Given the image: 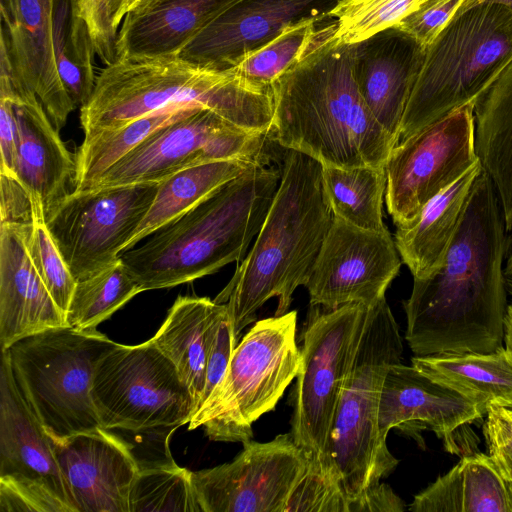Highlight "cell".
<instances>
[{
  "instance_id": "6da1fadb",
  "label": "cell",
  "mask_w": 512,
  "mask_h": 512,
  "mask_svg": "<svg viewBox=\"0 0 512 512\" xmlns=\"http://www.w3.org/2000/svg\"><path fill=\"white\" fill-rule=\"evenodd\" d=\"M508 231L494 184L482 169L442 266L413 279L403 302L415 356L492 353L504 345Z\"/></svg>"
},
{
  "instance_id": "7a4b0ae2",
  "label": "cell",
  "mask_w": 512,
  "mask_h": 512,
  "mask_svg": "<svg viewBox=\"0 0 512 512\" xmlns=\"http://www.w3.org/2000/svg\"><path fill=\"white\" fill-rule=\"evenodd\" d=\"M335 30V19L326 20L307 53L272 84L269 135L321 164L385 167L395 140L360 94L353 44L337 41Z\"/></svg>"
},
{
  "instance_id": "3957f363",
  "label": "cell",
  "mask_w": 512,
  "mask_h": 512,
  "mask_svg": "<svg viewBox=\"0 0 512 512\" xmlns=\"http://www.w3.org/2000/svg\"><path fill=\"white\" fill-rule=\"evenodd\" d=\"M333 218L322 164L284 149L280 184L264 223L231 280L214 299L226 304L237 341L269 299H278L275 316L288 312L294 291L309 280Z\"/></svg>"
},
{
  "instance_id": "277c9868",
  "label": "cell",
  "mask_w": 512,
  "mask_h": 512,
  "mask_svg": "<svg viewBox=\"0 0 512 512\" xmlns=\"http://www.w3.org/2000/svg\"><path fill=\"white\" fill-rule=\"evenodd\" d=\"M178 105L208 108L240 128L268 133L274 93L272 85L201 68L178 54L119 57L97 75L80 121L89 137Z\"/></svg>"
},
{
  "instance_id": "5b68a950",
  "label": "cell",
  "mask_w": 512,
  "mask_h": 512,
  "mask_svg": "<svg viewBox=\"0 0 512 512\" xmlns=\"http://www.w3.org/2000/svg\"><path fill=\"white\" fill-rule=\"evenodd\" d=\"M281 169L254 165L120 259L141 292L170 288L242 261L277 193Z\"/></svg>"
},
{
  "instance_id": "8992f818",
  "label": "cell",
  "mask_w": 512,
  "mask_h": 512,
  "mask_svg": "<svg viewBox=\"0 0 512 512\" xmlns=\"http://www.w3.org/2000/svg\"><path fill=\"white\" fill-rule=\"evenodd\" d=\"M403 352L399 326L383 298L368 307L357 349L338 402L331 438V461L349 505L378 485L399 463L378 424L381 389Z\"/></svg>"
},
{
  "instance_id": "52a82bcc",
  "label": "cell",
  "mask_w": 512,
  "mask_h": 512,
  "mask_svg": "<svg viewBox=\"0 0 512 512\" xmlns=\"http://www.w3.org/2000/svg\"><path fill=\"white\" fill-rule=\"evenodd\" d=\"M511 62L512 9L481 4L454 17L426 47L398 142L475 103Z\"/></svg>"
},
{
  "instance_id": "ba28073f",
  "label": "cell",
  "mask_w": 512,
  "mask_h": 512,
  "mask_svg": "<svg viewBox=\"0 0 512 512\" xmlns=\"http://www.w3.org/2000/svg\"><path fill=\"white\" fill-rule=\"evenodd\" d=\"M117 345L95 328L65 326L5 349L17 385L48 435L66 437L101 427L93 379L102 356Z\"/></svg>"
},
{
  "instance_id": "9c48e42d",
  "label": "cell",
  "mask_w": 512,
  "mask_h": 512,
  "mask_svg": "<svg viewBox=\"0 0 512 512\" xmlns=\"http://www.w3.org/2000/svg\"><path fill=\"white\" fill-rule=\"evenodd\" d=\"M296 330L295 310L256 321L234 348L222 380L193 414L188 430L203 427L214 441L250 440L252 424L274 410L298 374Z\"/></svg>"
},
{
  "instance_id": "30bf717a",
  "label": "cell",
  "mask_w": 512,
  "mask_h": 512,
  "mask_svg": "<svg viewBox=\"0 0 512 512\" xmlns=\"http://www.w3.org/2000/svg\"><path fill=\"white\" fill-rule=\"evenodd\" d=\"M367 313L368 306L361 303L325 309L310 318L302 335L290 433L308 456L307 469L337 484L331 461L333 425Z\"/></svg>"
},
{
  "instance_id": "8fae6325",
  "label": "cell",
  "mask_w": 512,
  "mask_h": 512,
  "mask_svg": "<svg viewBox=\"0 0 512 512\" xmlns=\"http://www.w3.org/2000/svg\"><path fill=\"white\" fill-rule=\"evenodd\" d=\"M92 399L101 427L128 432L177 428L195 413L176 367L150 340L118 344L97 364Z\"/></svg>"
},
{
  "instance_id": "7c38bea8",
  "label": "cell",
  "mask_w": 512,
  "mask_h": 512,
  "mask_svg": "<svg viewBox=\"0 0 512 512\" xmlns=\"http://www.w3.org/2000/svg\"><path fill=\"white\" fill-rule=\"evenodd\" d=\"M160 182L72 190L44 214L48 231L76 282L120 259L151 207Z\"/></svg>"
},
{
  "instance_id": "4fadbf2b",
  "label": "cell",
  "mask_w": 512,
  "mask_h": 512,
  "mask_svg": "<svg viewBox=\"0 0 512 512\" xmlns=\"http://www.w3.org/2000/svg\"><path fill=\"white\" fill-rule=\"evenodd\" d=\"M273 144L269 132L245 130L200 107L156 130L91 187L160 182L187 167L214 161L270 165Z\"/></svg>"
},
{
  "instance_id": "5bb4252c",
  "label": "cell",
  "mask_w": 512,
  "mask_h": 512,
  "mask_svg": "<svg viewBox=\"0 0 512 512\" xmlns=\"http://www.w3.org/2000/svg\"><path fill=\"white\" fill-rule=\"evenodd\" d=\"M474 107L454 109L391 150L385 203L397 227L413 222L431 199L480 161Z\"/></svg>"
},
{
  "instance_id": "9a60e30c",
  "label": "cell",
  "mask_w": 512,
  "mask_h": 512,
  "mask_svg": "<svg viewBox=\"0 0 512 512\" xmlns=\"http://www.w3.org/2000/svg\"><path fill=\"white\" fill-rule=\"evenodd\" d=\"M242 444L231 462L192 473L201 512H285L308 456L290 432Z\"/></svg>"
},
{
  "instance_id": "2e32d148",
  "label": "cell",
  "mask_w": 512,
  "mask_h": 512,
  "mask_svg": "<svg viewBox=\"0 0 512 512\" xmlns=\"http://www.w3.org/2000/svg\"><path fill=\"white\" fill-rule=\"evenodd\" d=\"M401 264L389 230H365L334 217L305 285L311 307L375 305L385 298Z\"/></svg>"
},
{
  "instance_id": "e0dca14e",
  "label": "cell",
  "mask_w": 512,
  "mask_h": 512,
  "mask_svg": "<svg viewBox=\"0 0 512 512\" xmlns=\"http://www.w3.org/2000/svg\"><path fill=\"white\" fill-rule=\"evenodd\" d=\"M340 0H239L178 53L198 67L227 71L286 28L326 18Z\"/></svg>"
},
{
  "instance_id": "ac0fdd59",
  "label": "cell",
  "mask_w": 512,
  "mask_h": 512,
  "mask_svg": "<svg viewBox=\"0 0 512 512\" xmlns=\"http://www.w3.org/2000/svg\"><path fill=\"white\" fill-rule=\"evenodd\" d=\"M49 438L77 512H129L140 466L124 441L103 427Z\"/></svg>"
},
{
  "instance_id": "d6986e66",
  "label": "cell",
  "mask_w": 512,
  "mask_h": 512,
  "mask_svg": "<svg viewBox=\"0 0 512 512\" xmlns=\"http://www.w3.org/2000/svg\"><path fill=\"white\" fill-rule=\"evenodd\" d=\"M476 402L401 362L388 369L380 396L378 424L386 439L392 428L429 429L456 453V431L485 415Z\"/></svg>"
},
{
  "instance_id": "ffe728a7",
  "label": "cell",
  "mask_w": 512,
  "mask_h": 512,
  "mask_svg": "<svg viewBox=\"0 0 512 512\" xmlns=\"http://www.w3.org/2000/svg\"><path fill=\"white\" fill-rule=\"evenodd\" d=\"M54 0H0L1 36L14 71L40 100L60 131L76 108L57 70L52 27Z\"/></svg>"
},
{
  "instance_id": "44dd1931",
  "label": "cell",
  "mask_w": 512,
  "mask_h": 512,
  "mask_svg": "<svg viewBox=\"0 0 512 512\" xmlns=\"http://www.w3.org/2000/svg\"><path fill=\"white\" fill-rule=\"evenodd\" d=\"M425 53L426 47L398 26L353 44L354 75L360 94L396 144Z\"/></svg>"
},
{
  "instance_id": "7402d4cb",
  "label": "cell",
  "mask_w": 512,
  "mask_h": 512,
  "mask_svg": "<svg viewBox=\"0 0 512 512\" xmlns=\"http://www.w3.org/2000/svg\"><path fill=\"white\" fill-rule=\"evenodd\" d=\"M0 476L36 483L77 512L49 435L20 391L5 349L0 366Z\"/></svg>"
},
{
  "instance_id": "603a6c76",
  "label": "cell",
  "mask_w": 512,
  "mask_h": 512,
  "mask_svg": "<svg viewBox=\"0 0 512 512\" xmlns=\"http://www.w3.org/2000/svg\"><path fill=\"white\" fill-rule=\"evenodd\" d=\"M24 226L0 224L1 350L25 337L67 326L30 259Z\"/></svg>"
},
{
  "instance_id": "cb8c5ba5",
  "label": "cell",
  "mask_w": 512,
  "mask_h": 512,
  "mask_svg": "<svg viewBox=\"0 0 512 512\" xmlns=\"http://www.w3.org/2000/svg\"><path fill=\"white\" fill-rule=\"evenodd\" d=\"M9 100L17 123L15 176L42 205L45 214L72 192L75 159L34 93L25 92Z\"/></svg>"
},
{
  "instance_id": "d4e9b609",
  "label": "cell",
  "mask_w": 512,
  "mask_h": 512,
  "mask_svg": "<svg viewBox=\"0 0 512 512\" xmlns=\"http://www.w3.org/2000/svg\"><path fill=\"white\" fill-rule=\"evenodd\" d=\"M237 1L139 0L121 22L116 56L178 54L203 28Z\"/></svg>"
},
{
  "instance_id": "484cf974",
  "label": "cell",
  "mask_w": 512,
  "mask_h": 512,
  "mask_svg": "<svg viewBox=\"0 0 512 512\" xmlns=\"http://www.w3.org/2000/svg\"><path fill=\"white\" fill-rule=\"evenodd\" d=\"M482 169L479 161L431 199L413 222L397 227L395 244L413 279L426 278L442 266Z\"/></svg>"
},
{
  "instance_id": "4316f807",
  "label": "cell",
  "mask_w": 512,
  "mask_h": 512,
  "mask_svg": "<svg viewBox=\"0 0 512 512\" xmlns=\"http://www.w3.org/2000/svg\"><path fill=\"white\" fill-rule=\"evenodd\" d=\"M412 512H512V486L489 454L463 456L414 496Z\"/></svg>"
},
{
  "instance_id": "83f0119b",
  "label": "cell",
  "mask_w": 512,
  "mask_h": 512,
  "mask_svg": "<svg viewBox=\"0 0 512 512\" xmlns=\"http://www.w3.org/2000/svg\"><path fill=\"white\" fill-rule=\"evenodd\" d=\"M476 150L491 178L506 230L512 229V62L479 96L474 107Z\"/></svg>"
},
{
  "instance_id": "f1b7e54d",
  "label": "cell",
  "mask_w": 512,
  "mask_h": 512,
  "mask_svg": "<svg viewBox=\"0 0 512 512\" xmlns=\"http://www.w3.org/2000/svg\"><path fill=\"white\" fill-rule=\"evenodd\" d=\"M221 306L207 297L179 296L150 339L176 367L192 395L195 412L203 400L210 326Z\"/></svg>"
},
{
  "instance_id": "f546056e",
  "label": "cell",
  "mask_w": 512,
  "mask_h": 512,
  "mask_svg": "<svg viewBox=\"0 0 512 512\" xmlns=\"http://www.w3.org/2000/svg\"><path fill=\"white\" fill-rule=\"evenodd\" d=\"M416 369L479 404L512 405V352L505 346L492 353L414 356Z\"/></svg>"
},
{
  "instance_id": "4dcf8cb0",
  "label": "cell",
  "mask_w": 512,
  "mask_h": 512,
  "mask_svg": "<svg viewBox=\"0 0 512 512\" xmlns=\"http://www.w3.org/2000/svg\"><path fill=\"white\" fill-rule=\"evenodd\" d=\"M245 160L214 161L182 169L160 182L156 196L123 252L198 205L252 166ZM122 252V253H123Z\"/></svg>"
},
{
  "instance_id": "1f68e13d",
  "label": "cell",
  "mask_w": 512,
  "mask_h": 512,
  "mask_svg": "<svg viewBox=\"0 0 512 512\" xmlns=\"http://www.w3.org/2000/svg\"><path fill=\"white\" fill-rule=\"evenodd\" d=\"M200 106L178 105L139 117L117 128L84 137L75 155L74 189L90 188L118 160L156 130Z\"/></svg>"
},
{
  "instance_id": "d6a6232c",
  "label": "cell",
  "mask_w": 512,
  "mask_h": 512,
  "mask_svg": "<svg viewBox=\"0 0 512 512\" xmlns=\"http://www.w3.org/2000/svg\"><path fill=\"white\" fill-rule=\"evenodd\" d=\"M322 178L334 217L365 230H388L383 222L385 167L322 164Z\"/></svg>"
},
{
  "instance_id": "836d02e7",
  "label": "cell",
  "mask_w": 512,
  "mask_h": 512,
  "mask_svg": "<svg viewBox=\"0 0 512 512\" xmlns=\"http://www.w3.org/2000/svg\"><path fill=\"white\" fill-rule=\"evenodd\" d=\"M53 49L60 79L76 107L91 96L96 75L94 44L78 0H54Z\"/></svg>"
},
{
  "instance_id": "e575fe53",
  "label": "cell",
  "mask_w": 512,
  "mask_h": 512,
  "mask_svg": "<svg viewBox=\"0 0 512 512\" xmlns=\"http://www.w3.org/2000/svg\"><path fill=\"white\" fill-rule=\"evenodd\" d=\"M140 292L119 259L96 275L76 283L65 313L66 324L79 330L96 328Z\"/></svg>"
},
{
  "instance_id": "d590c367",
  "label": "cell",
  "mask_w": 512,
  "mask_h": 512,
  "mask_svg": "<svg viewBox=\"0 0 512 512\" xmlns=\"http://www.w3.org/2000/svg\"><path fill=\"white\" fill-rule=\"evenodd\" d=\"M192 471L172 458L141 467L129 495V512H201Z\"/></svg>"
},
{
  "instance_id": "8d00e7d4",
  "label": "cell",
  "mask_w": 512,
  "mask_h": 512,
  "mask_svg": "<svg viewBox=\"0 0 512 512\" xmlns=\"http://www.w3.org/2000/svg\"><path fill=\"white\" fill-rule=\"evenodd\" d=\"M327 18L308 20L286 28L230 70L253 82L272 85L307 53Z\"/></svg>"
},
{
  "instance_id": "74e56055",
  "label": "cell",
  "mask_w": 512,
  "mask_h": 512,
  "mask_svg": "<svg viewBox=\"0 0 512 512\" xmlns=\"http://www.w3.org/2000/svg\"><path fill=\"white\" fill-rule=\"evenodd\" d=\"M422 0H340L328 16L336 21L334 38L345 44L361 42L397 26Z\"/></svg>"
},
{
  "instance_id": "f35d334b",
  "label": "cell",
  "mask_w": 512,
  "mask_h": 512,
  "mask_svg": "<svg viewBox=\"0 0 512 512\" xmlns=\"http://www.w3.org/2000/svg\"><path fill=\"white\" fill-rule=\"evenodd\" d=\"M23 234L35 270L65 316L77 282L48 231L42 208Z\"/></svg>"
},
{
  "instance_id": "ab89813d",
  "label": "cell",
  "mask_w": 512,
  "mask_h": 512,
  "mask_svg": "<svg viewBox=\"0 0 512 512\" xmlns=\"http://www.w3.org/2000/svg\"><path fill=\"white\" fill-rule=\"evenodd\" d=\"M78 5L96 55L105 66L112 64L117 58L115 45L127 0H78Z\"/></svg>"
},
{
  "instance_id": "60d3db41",
  "label": "cell",
  "mask_w": 512,
  "mask_h": 512,
  "mask_svg": "<svg viewBox=\"0 0 512 512\" xmlns=\"http://www.w3.org/2000/svg\"><path fill=\"white\" fill-rule=\"evenodd\" d=\"M292 511L348 512V502L336 482L307 469L286 504Z\"/></svg>"
},
{
  "instance_id": "b9f144b4",
  "label": "cell",
  "mask_w": 512,
  "mask_h": 512,
  "mask_svg": "<svg viewBox=\"0 0 512 512\" xmlns=\"http://www.w3.org/2000/svg\"><path fill=\"white\" fill-rule=\"evenodd\" d=\"M72 512L42 486L11 476H0V512Z\"/></svg>"
},
{
  "instance_id": "7bdbcfd3",
  "label": "cell",
  "mask_w": 512,
  "mask_h": 512,
  "mask_svg": "<svg viewBox=\"0 0 512 512\" xmlns=\"http://www.w3.org/2000/svg\"><path fill=\"white\" fill-rule=\"evenodd\" d=\"M237 344L227 306L222 304L210 326L202 404L222 380Z\"/></svg>"
},
{
  "instance_id": "ee69618b",
  "label": "cell",
  "mask_w": 512,
  "mask_h": 512,
  "mask_svg": "<svg viewBox=\"0 0 512 512\" xmlns=\"http://www.w3.org/2000/svg\"><path fill=\"white\" fill-rule=\"evenodd\" d=\"M461 3L462 0L421 2L397 26L427 47L452 20Z\"/></svg>"
},
{
  "instance_id": "f6af8a7d",
  "label": "cell",
  "mask_w": 512,
  "mask_h": 512,
  "mask_svg": "<svg viewBox=\"0 0 512 512\" xmlns=\"http://www.w3.org/2000/svg\"><path fill=\"white\" fill-rule=\"evenodd\" d=\"M0 195L1 224L30 225L37 210L43 209L29 190L13 176L0 173Z\"/></svg>"
},
{
  "instance_id": "bcb514c9",
  "label": "cell",
  "mask_w": 512,
  "mask_h": 512,
  "mask_svg": "<svg viewBox=\"0 0 512 512\" xmlns=\"http://www.w3.org/2000/svg\"><path fill=\"white\" fill-rule=\"evenodd\" d=\"M483 424L488 454L512 486V423L500 406H491Z\"/></svg>"
},
{
  "instance_id": "7dc6e473",
  "label": "cell",
  "mask_w": 512,
  "mask_h": 512,
  "mask_svg": "<svg viewBox=\"0 0 512 512\" xmlns=\"http://www.w3.org/2000/svg\"><path fill=\"white\" fill-rule=\"evenodd\" d=\"M17 123L11 100L0 98V173L15 176Z\"/></svg>"
},
{
  "instance_id": "c3c4849f",
  "label": "cell",
  "mask_w": 512,
  "mask_h": 512,
  "mask_svg": "<svg viewBox=\"0 0 512 512\" xmlns=\"http://www.w3.org/2000/svg\"><path fill=\"white\" fill-rule=\"evenodd\" d=\"M405 509L404 501L385 483L368 489L349 505V512H402Z\"/></svg>"
},
{
  "instance_id": "681fc988",
  "label": "cell",
  "mask_w": 512,
  "mask_h": 512,
  "mask_svg": "<svg viewBox=\"0 0 512 512\" xmlns=\"http://www.w3.org/2000/svg\"><path fill=\"white\" fill-rule=\"evenodd\" d=\"M481 4H497L512 9V0H462V3L454 17L460 15L465 10Z\"/></svg>"
},
{
  "instance_id": "f907efd6",
  "label": "cell",
  "mask_w": 512,
  "mask_h": 512,
  "mask_svg": "<svg viewBox=\"0 0 512 512\" xmlns=\"http://www.w3.org/2000/svg\"><path fill=\"white\" fill-rule=\"evenodd\" d=\"M504 346L512 352V303L508 304L505 317Z\"/></svg>"
},
{
  "instance_id": "816d5d0a",
  "label": "cell",
  "mask_w": 512,
  "mask_h": 512,
  "mask_svg": "<svg viewBox=\"0 0 512 512\" xmlns=\"http://www.w3.org/2000/svg\"><path fill=\"white\" fill-rule=\"evenodd\" d=\"M504 273H505L506 277L512 278V253L510 254V256L507 259V262H506V265L504 268Z\"/></svg>"
},
{
  "instance_id": "f5cc1de1",
  "label": "cell",
  "mask_w": 512,
  "mask_h": 512,
  "mask_svg": "<svg viewBox=\"0 0 512 512\" xmlns=\"http://www.w3.org/2000/svg\"><path fill=\"white\" fill-rule=\"evenodd\" d=\"M506 289L510 296H512V278L507 277L506 278Z\"/></svg>"
},
{
  "instance_id": "db71d44e",
  "label": "cell",
  "mask_w": 512,
  "mask_h": 512,
  "mask_svg": "<svg viewBox=\"0 0 512 512\" xmlns=\"http://www.w3.org/2000/svg\"><path fill=\"white\" fill-rule=\"evenodd\" d=\"M139 0H127L126 13L132 9Z\"/></svg>"
},
{
  "instance_id": "11a10c76",
  "label": "cell",
  "mask_w": 512,
  "mask_h": 512,
  "mask_svg": "<svg viewBox=\"0 0 512 512\" xmlns=\"http://www.w3.org/2000/svg\"><path fill=\"white\" fill-rule=\"evenodd\" d=\"M501 407V406H500ZM503 411L506 413V415L512 419V405L507 407H502Z\"/></svg>"
},
{
  "instance_id": "9f6ffc18",
  "label": "cell",
  "mask_w": 512,
  "mask_h": 512,
  "mask_svg": "<svg viewBox=\"0 0 512 512\" xmlns=\"http://www.w3.org/2000/svg\"><path fill=\"white\" fill-rule=\"evenodd\" d=\"M509 233H510V234H511V236H512V229H511V231H510Z\"/></svg>"
}]
</instances>
